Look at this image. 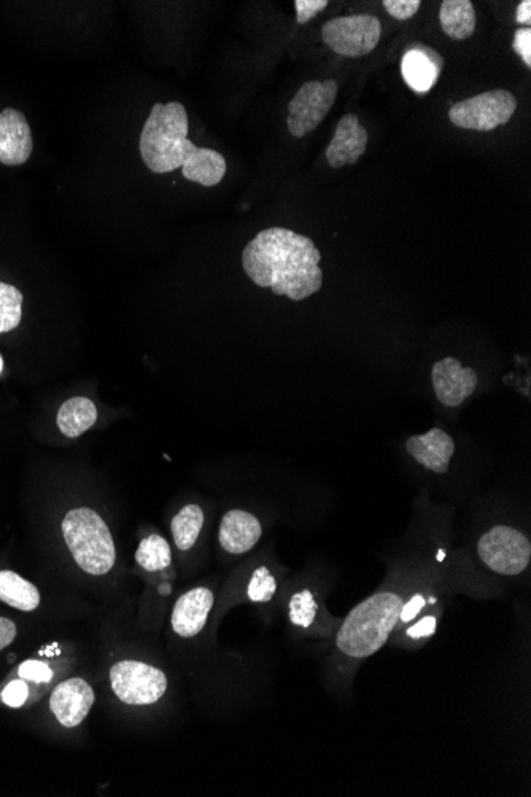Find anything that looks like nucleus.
Masks as SVG:
<instances>
[{
    "label": "nucleus",
    "instance_id": "39448f33",
    "mask_svg": "<svg viewBox=\"0 0 531 797\" xmlns=\"http://www.w3.org/2000/svg\"><path fill=\"white\" fill-rule=\"evenodd\" d=\"M478 554L497 575L518 576L529 568L531 543L518 528L496 525L479 538Z\"/></svg>",
    "mask_w": 531,
    "mask_h": 797
},
{
    "label": "nucleus",
    "instance_id": "f3484780",
    "mask_svg": "<svg viewBox=\"0 0 531 797\" xmlns=\"http://www.w3.org/2000/svg\"><path fill=\"white\" fill-rule=\"evenodd\" d=\"M262 535L263 527L258 517L242 510H231L219 524V546L236 556L254 549Z\"/></svg>",
    "mask_w": 531,
    "mask_h": 797
},
{
    "label": "nucleus",
    "instance_id": "a211bd4d",
    "mask_svg": "<svg viewBox=\"0 0 531 797\" xmlns=\"http://www.w3.org/2000/svg\"><path fill=\"white\" fill-rule=\"evenodd\" d=\"M98 421V407L85 396H75L68 400L60 407L57 422L62 435L68 438H79L88 432Z\"/></svg>",
    "mask_w": 531,
    "mask_h": 797
},
{
    "label": "nucleus",
    "instance_id": "aec40b11",
    "mask_svg": "<svg viewBox=\"0 0 531 797\" xmlns=\"http://www.w3.org/2000/svg\"><path fill=\"white\" fill-rule=\"evenodd\" d=\"M0 602L20 612H34L40 605V593L34 584L12 571L0 572Z\"/></svg>",
    "mask_w": 531,
    "mask_h": 797
},
{
    "label": "nucleus",
    "instance_id": "423d86ee",
    "mask_svg": "<svg viewBox=\"0 0 531 797\" xmlns=\"http://www.w3.org/2000/svg\"><path fill=\"white\" fill-rule=\"evenodd\" d=\"M518 110V99L507 90L487 91L457 102L449 120L460 130L489 132L509 123Z\"/></svg>",
    "mask_w": 531,
    "mask_h": 797
},
{
    "label": "nucleus",
    "instance_id": "c756f323",
    "mask_svg": "<svg viewBox=\"0 0 531 797\" xmlns=\"http://www.w3.org/2000/svg\"><path fill=\"white\" fill-rule=\"evenodd\" d=\"M29 697V688L28 685H25V682L23 679H14V682L9 683V685L6 686V689H3L2 693V700L9 707L18 708L21 707L28 700Z\"/></svg>",
    "mask_w": 531,
    "mask_h": 797
},
{
    "label": "nucleus",
    "instance_id": "b1692460",
    "mask_svg": "<svg viewBox=\"0 0 531 797\" xmlns=\"http://www.w3.org/2000/svg\"><path fill=\"white\" fill-rule=\"evenodd\" d=\"M318 615H320V607H318V601L313 591L303 589L293 594L290 604H288V618L293 626L313 629L317 624Z\"/></svg>",
    "mask_w": 531,
    "mask_h": 797
},
{
    "label": "nucleus",
    "instance_id": "7c9ffc66",
    "mask_svg": "<svg viewBox=\"0 0 531 797\" xmlns=\"http://www.w3.org/2000/svg\"><path fill=\"white\" fill-rule=\"evenodd\" d=\"M512 50L522 58L527 68H531V29L520 28L512 37Z\"/></svg>",
    "mask_w": 531,
    "mask_h": 797
},
{
    "label": "nucleus",
    "instance_id": "2eb2a0df",
    "mask_svg": "<svg viewBox=\"0 0 531 797\" xmlns=\"http://www.w3.org/2000/svg\"><path fill=\"white\" fill-rule=\"evenodd\" d=\"M214 608V593L207 587H194L175 602L172 629L183 638L196 637L206 627Z\"/></svg>",
    "mask_w": 531,
    "mask_h": 797
},
{
    "label": "nucleus",
    "instance_id": "c85d7f7f",
    "mask_svg": "<svg viewBox=\"0 0 531 797\" xmlns=\"http://www.w3.org/2000/svg\"><path fill=\"white\" fill-rule=\"evenodd\" d=\"M328 0H295L296 21L298 24L309 23L315 14L324 12Z\"/></svg>",
    "mask_w": 531,
    "mask_h": 797
},
{
    "label": "nucleus",
    "instance_id": "0eeeda50",
    "mask_svg": "<svg viewBox=\"0 0 531 797\" xmlns=\"http://www.w3.org/2000/svg\"><path fill=\"white\" fill-rule=\"evenodd\" d=\"M382 24L372 14H350L333 18L321 28V39L336 54L361 58L371 53L380 42Z\"/></svg>",
    "mask_w": 531,
    "mask_h": 797
},
{
    "label": "nucleus",
    "instance_id": "1a4fd4ad",
    "mask_svg": "<svg viewBox=\"0 0 531 797\" xmlns=\"http://www.w3.org/2000/svg\"><path fill=\"white\" fill-rule=\"evenodd\" d=\"M336 98L338 83L335 80L304 83L288 104L287 124L293 138H306L309 132L317 130L335 104Z\"/></svg>",
    "mask_w": 531,
    "mask_h": 797
},
{
    "label": "nucleus",
    "instance_id": "dca6fc26",
    "mask_svg": "<svg viewBox=\"0 0 531 797\" xmlns=\"http://www.w3.org/2000/svg\"><path fill=\"white\" fill-rule=\"evenodd\" d=\"M369 134L354 113H347L336 127L335 138L326 149V160L333 169L355 164L368 147Z\"/></svg>",
    "mask_w": 531,
    "mask_h": 797
},
{
    "label": "nucleus",
    "instance_id": "72a5a7b5",
    "mask_svg": "<svg viewBox=\"0 0 531 797\" xmlns=\"http://www.w3.org/2000/svg\"><path fill=\"white\" fill-rule=\"evenodd\" d=\"M3 371V360L0 357V374H2Z\"/></svg>",
    "mask_w": 531,
    "mask_h": 797
},
{
    "label": "nucleus",
    "instance_id": "6ab92c4d",
    "mask_svg": "<svg viewBox=\"0 0 531 797\" xmlns=\"http://www.w3.org/2000/svg\"><path fill=\"white\" fill-rule=\"evenodd\" d=\"M439 21L450 39H470L476 31L474 6L470 0H445L439 10Z\"/></svg>",
    "mask_w": 531,
    "mask_h": 797
},
{
    "label": "nucleus",
    "instance_id": "4468645a",
    "mask_svg": "<svg viewBox=\"0 0 531 797\" xmlns=\"http://www.w3.org/2000/svg\"><path fill=\"white\" fill-rule=\"evenodd\" d=\"M445 64V58L433 48L413 43L402 57V79L416 93L427 94L438 82Z\"/></svg>",
    "mask_w": 531,
    "mask_h": 797
},
{
    "label": "nucleus",
    "instance_id": "393cba45",
    "mask_svg": "<svg viewBox=\"0 0 531 797\" xmlns=\"http://www.w3.org/2000/svg\"><path fill=\"white\" fill-rule=\"evenodd\" d=\"M435 604L423 609L420 616L398 629L408 642L425 643L430 640L438 629L439 612L433 608Z\"/></svg>",
    "mask_w": 531,
    "mask_h": 797
},
{
    "label": "nucleus",
    "instance_id": "7ed1b4c3",
    "mask_svg": "<svg viewBox=\"0 0 531 797\" xmlns=\"http://www.w3.org/2000/svg\"><path fill=\"white\" fill-rule=\"evenodd\" d=\"M405 598L397 593H377L357 605L336 634V648L349 659L376 655L397 630Z\"/></svg>",
    "mask_w": 531,
    "mask_h": 797
},
{
    "label": "nucleus",
    "instance_id": "6e6552de",
    "mask_svg": "<svg viewBox=\"0 0 531 797\" xmlns=\"http://www.w3.org/2000/svg\"><path fill=\"white\" fill-rule=\"evenodd\" d=\"M113 693L127 705H152L167 690V677L160 668L139 663L121 660L110 670Z\"/></svg>",
    "mask_w": 531,
    "mask_h": 797
},
{
    "label": "nucleus",
    "instance_id": "2f4dec72",
    "mask_svg": "<svg viewBox=\"0 0 531 797\" xmlns=\"http://www.w3.org/2000/svg\"><path fill=\"white\" fill-rule=\"evenodd\" d=\"M14 638H17V626H14L13 621L0 616V652L12 645Z\"/></svg>",
    "mask_w": 531,
    "mask_h": 797
},
{
    "label": "nucleus",
    "instance_id": "f03ea898",
    "mask_svg": "<svg viewBox=\"0 0 531 797\" xmlns=\"http://www.w3.org/2000/svg\"><path fill=\"white\" fill-rule=\"evenodd\" d=\"M188 132V113L181 102H156L139 141L142 161L153 174H167L181 168L188 182L218 185L228 169L225 157L217 150L194 145Z\"/></svg>",
    "mask_w": 531,
    "mask_h": 797
},
{
    "label": "nucleus",
    "instance_id": "bb28decb",
    "mask_svg": "<svg viewBox=\"0 0 531 797\" xmlns=\"http://www.w3.org/2000/svg\"><path fill=\"white\" fill-rule=\"evenodd\" d=\"M382 6L390 17L405 21L411 20L413 14L419 12L422 2L420 0H384Z\"/></svg>",
    "mask_w": 531,
    "mask_h": 797
},
{
    "label": "nucleus",
    "instance_id": "412c9836",
    "mask_svg": "<svg viewBox=\"0 0 531 797\" xmlns=\"http://www.w3.org/2000/svg\"><path fill=\"white\" fill-rule=\"evenodd\" d=\"M204 527V512L196 503L183 506L172 519L171 531L178 551H190L196 545Z\"/></svg>",
    "mask_w": 531,
    "mask_h": 797
},
{
    "label": "nucleus",
    "instance_id": "f8f14e48",
    "mask_svg": "<svg viewBox=\"0 0 531 797\" xmlns=\"http://www.w3.org/2000/svg\"><path fill=\"white\" fill-rule=\"evenodd\" d=\"M34 141L24 113L17 109L0 112V163L21 167L31 158Z\"/></svg>",
    "mask_w": 531,
    "mask_h": 797
},
{
    "label": "nucleus",
    "instance_id": "ddd939ff",
    "mask_svg": "<svg viewBox=\"0 0 531 797\" xmlns=\"http://www.w3.org/2000/svg\"><path fill=\"white\" fill-rule=\"evenodd\" d=\"M406 451L413 461L436 475L449 472L450 458L456 454V441L441 428H431L423 435L406 441Z\"/></svg>",
    "mask_w": 531,
    "mask_h": 797
},
{
    "label": "nucleus",
    "instance_id": "20e7f679",
    "mask_svg": "<svg viewBox=\"0 0 531 797\" xmlns=\"http://www.w3.org/2000/svg\"><path fill=\"white\" fill-rule=\"evenodd\" d=\"M65 543L83 572L90 575H108L115 565V543L108 524L90 508H75L62 521Z\"/></svg>",
    "mask_w": 531,
    "mask_h": 797
},
{
    "label": "nucleus",
    "instance_id": "4be33fe9",
    "mask_svg": "<svg viewBox=\"0 0 531 797\" xmlns=\"http://www.w3.org/2000/svg\"><path fill=\"white\" fill-rule=\"evenodd\" d=\"M135 561L146 572L166 571L172 562L170 543L161 535H150L139 545Z\"/></svg>",
    "mask_w": 531,
    "mask_h": 797
},
{
    "label": "nucleus",
    "instance_id": "473e14b6",
    "mask_svg": "<svg viewBox=\"0 0 531 797\" xmlns=\"http://www.w3.org/2000/svg\"><path fill=\"white\" fill-rule=\"evenodd\" d=\"M515 21L519 24L530 28L531 24V2L530 0H523L519 3L518 13H515Z\"/></svg>",
    "mask_w": 531,
    "mask_h": 797
},
{
    "label": "nucleus",
    "instance_id": "9d476101",
    "mask_svg": "<svg viewBox=\"0 0 531 797\" xmlns=\"http://www.w3.org/2000/svg\"><path fill=\"white\" fill-rule=\"evenodd\" d=\"M431 382L439 402L446 407H459L470 398L479 384L474 370L461 365L459 360L446 357L431 369Z\"/></svg>",
    "mask_w": 531,
    "mask_h": 797
},
{
    "label": "nucleus",
    "instance_id": "cd10ccee",
    "mask_svg": "<svg viewBox=\"0 0 531 797\" xmlns=\"http://www.w3.org/2000/svg\"><path fill=\"white\" fill-rule=\"evenodd\" d=\"M18 675L21 679H29V682L49 683L53 678V670L39 660H25L18 668Z\"/></svg>",
    "mask_w": 531,
    "mask_h": 797
},
{
    "label": "nucleus",
    "instance_id": "f257e3e1",
    "mask_svg": "<svg viewBox=\"0 0 531 797\" xmlns=\"http://www.w3.org/2000/svg\"><path fill=\"white\" fill-rule=\"evenodd\" d=\"M321 253L313 239L287 228H267L242 252V266L255 285L274 295L303 301L320 292Z\"/></svg>",
    "mask_w": 531,
    "mask_h": 797
},
{
    "label": "nucleus",
    "instance_id": "a878e982",
    "mask_svg": "<svg viewBox=\"0 0 531 797\" xmlns=\"http://www.w3.org/2000/svg\"><path fill=\"white\" fill-rule=\"evenodd\" d=\"M277 582L269 568H256L247 586V595L256 604H267L276 595Z\"/></svg>",
    "mask_w": 531,
    "mask_h": 797
},
{
    "label": "nucleus",
    "instance_id": "9b49d317",
    "mask_svg": "<svg viewBox=\"0 0 531 797\" xmlns=\"http://www.w3.org/2000/svg\"><path fill=\"white\" fill-rule=\"evenodd\" d=\"M93 705L94 690L82 678L60 683L50 699L51 712L64 727L82 725Z\"/></svg>",
    "mask_w": 531,
    "mask_h": 797
},
{
    "label": "nucleus",
    "instance_id": "5701e85b",
    "mask_svg": "<svg viewBox=\"0 0 531 797\" xmlns=\"http://www.w3.org/2000/svg\"><path fill=\"white\" fill-rule=\"evenodd\" d=\"M23 317V293L0 282V334L13 332Z\"/></svg>",
    "mask_w": 531,
    "mask_h": 797
}]
</instances>
